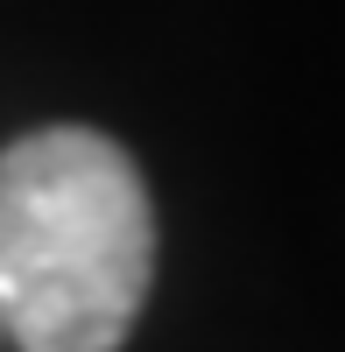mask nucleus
I'll return each instance as SVG.
<instances>
[{
    "instance_id": "obj_1",
    "label": "nucleus",
    "mask_w": 345,
    "mask_h": 352,
    "mask_svg": "<svg viewBox=\"0 0 345 352\" xmlns=\"http://www.w3.org/2000/svg\"><path fill=\"white\" fill-rule=\"evenodd\" d=\"M155 282V204L99 127L0 148V331L21 352H120Z\"/></svg>"
}]
</instances>
